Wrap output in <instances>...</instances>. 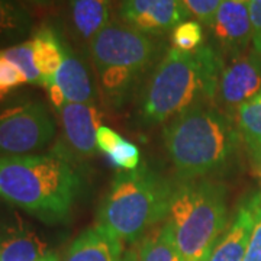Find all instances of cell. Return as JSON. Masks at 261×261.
<instances>
[{
	"label": "cell",
	"mask_w": 261,
	"mask_h": 261,
	"mask_svg": "<svg viewBox=\"0 0 261 261\" xmlns=\"http://www.w3.org/2000/svg\"><path fill=\"white\" fill-rule=\"evenodd\" d=\"M190 15L181 0H122L119 19L144 34L163 37Z\"/></svg>",
	"instance_id": "obj_11"
},
{
	"label": "cell",
	"mask_w": 261,
	"mask_h": 261,
	"mask_svg": "<svg viewBox=\"0 0 261 261\" xmlns=\"http://www.w3.org/2000/svg\"><path fill=\"white\" fill-rule=\"evenodd\" d=\"M176 183L148 166L121 171L111 183L97 211V225L122 243H138L166 221Z\"/></svg>",
	"instance_id": "obj_4"
},
{
	"label": "cell",
	"mask_w": 261,
	"mask_h": 261,
	"mask_svg": "<svg viewBox=\"0 0 261 261\" xmlns=\"http://www.w3.org/2000/svg\"><path fill=\"white\" fill-rule=\"evenodd\" d=\"M103 92L121 103L164 57L163 37L144 34L123 22H111L89 42Z\"/></svg>",
	"instance_id": "obj_6"
},
{
	"label": "cell",
	"mask_w": 261,
	"mask_h": 261,
	"mask_svg": "<svg viewBox=\"0 0 261 261\" xmlns=\"http://www.w3.org/2000/svg\"><path fill=\"white\" fill-rule=\"evenodd\" d=\"M255 225V211L251 196L245 197L221 238L214 245L207 261H243Z\"/></svg>",
	"instance_id": "obj_12"
},
{
	"label": "cell",
	"mask_w": 261,
	"mask_h": 261,
	"mask_svg": "<svg viewBox=\"0 0 261 261\" xmlns=\"http://www.w3.org/2000/svg\"><path fill=\"white\" fill-rule=\"evenodd\" d=\"M2 54L6 57L12 64L18 67V70L25 75L29 84L42 86V77L35 63L34 47H32L31 39L16 44V45H12L6 49H2Z\"/></svg>",
	"instance_id": "obj_21"
},
{
	"label": "cell",
	"mask_w": 261,
	"mask_h": 261,
	"mask_svg": "<svg viewBox=\"0 0 261 261\" xmlns=\"http://www.w3.org/2000/svg\"><path fill=\"white\" fill-rule=\"evenodd\" d=\"M31 3H35V5H48V3H51L53 0H28Z\"/></svg>",
	"instance_id": "obj_33"
},
{
	"label": "cell",
	"mask_w": 261,
	"mask_h": 261,
	"mask_svg": "<svg viewBox=\"0 0 261 261\" xmlns=\"http://www.w3.org/2000/svg\"><path fill=\"white\" fill-rule=\"evenodd\" d=\"M170 39L173 48L185 53H193L205 44L203 25L196 19H187L171 31Z\"/></svg>",
	"instance_id": "obj_22"
},
{
	"label": "cell",
	"mask_w": 261,
	"mask_h": 261,
	"mask_svg": "<svg viewBox=\"0 0 261 261\" xmlns=\"http://www.w3.org/2000/svg\"><path fill=\"white\" fill-rule=\"evenodd\" d=\"M181 3L190 16L199 20L203 27L209 28L222 0H181Z\"/></svg>",
	"instance_id": "obj_24"
},
{
	"label": "cell",
	"mask_w": 261,
	"mask_h": 261,
	"mask_svg": "<svg viewBox=\"0 0 261 261\" xmlns=\"http://www.w3.org/2000/svg\"><path fill=\"white\" fill-rule=\"evenodd\" d=\"M209 260V257H206V258H203V260H200V261H207Z\"/></svg>",
	"instance_id": "obj_35"
},
{
	"label": "cell",
	"mask_w": 261,
	"mask_h": 261,
	"mask_svg": "<svg viewBox=\"0 0 261 261\" xmlns=\"http://www.w3.org/2000/svg\"><path fill=\"white\" fill-rule=\"evenodd\" d=\"M70 18L75 35L90 42L111 23V0H70Z\"/></svg>",
	"instance_id": "obj_16"
},
{
	"label": "cell",
	"mask_w": 261,
	"mask_h": 261,
	"mask_svg": "<svg viewBox=\"0 0 261 261\" xmlns=\"http://www.w3.org/2000/svg\"><path fill=\"white\" fill-rule=\"evenodd\" d=\"M32 25L27 9L15 0H0V41H13L28 34Z\"/></svg>",
	"instance_id": "obj_20"
},
{
	"label": "cell",
	"mask_w": 261,
	"mask_h": 261,
	"mask_svg": "<svg viewBox=\"0 0 261 261\" xmlns=\"http://www.w3.org/2000/svg\"><path fill=\"white\" fill-rule=\"evenodd\" d=\"M61 140L57 154L68 161L92 159L99 151L96 134L102 126L103 115L94 103H65L58 111Z\"/></svg>",
	"instance_id": "obj_8"
},
{
	"label": "cell",
	"mask_w": 261,
	"mask_h": 261,
	"mask_svg": "<svg viewBox=\"0 0 261 261\" xmlns=\"http://www.w3.org/2000/svg\"><path fill=\"white\" fill-rule=\"evenodd\" d=\"M209 44L225 63L244 56L251 49L252 25L248 5L222 0L209 27Z\"/></svg>",
	"instance_id": "obj_10"
},
{
	"label": "cell",
	"mask_w": 261,
	"mask_h": 261,
	"mask_svg": "<svg viewBox=\"0 0 261 261\" xmlns=\"http://www.w3.org/2000/svg\"><path fill=\"white\" fill-rule=\"evenodd\" d=\"M39 261H60V258L57 257L56 252H47Z\"/></svg>",
	"instance_id": "obj_30"
},
{
	"label": "cell",
	"mask_w": 261,
	"mask_h": 261,
	"mask_svg": "<svg viewBox=\"0 0 261 261\" xmlns=\"http://www.w3.org/2000/svg\"><path fill=\"white\" fill-rule=\"evenodd\" d=\"M248 8L252 25L251 49L261 56V0H251Z\"/></svg>",
	"instance_id": "obj_27"
},
{
	"label": "cell",
	"mask_w": 261,
	"mask_h": 261,
	"mask_svg": "<svg viewBox=\"0 0 261 261\" xmlns=\"http://www.w3.org/2000/svg\"><path fill=\"white\" fill-rule=\"evenodd\" d=\"M28 83L25 75L18 70V67L12 64L6 57L0 51V90L2 92H12L22 84Z\"/></svg>",
	"instance_id": "obj_26"
},
{
	"label": "cell",
	"mask_w": 261,
	"mask_h": 261,
	"mask_svg": "<svg viewBox=\"0 0 261 261\" xmlns=\"http://www.w3.org/2000/svg\"><path fill=\"white\" fill-rule=\"evenodd\" d=\"M122 140V137L116 132L115 129H112L111 126H105L102 125L99 129H97V134H96V144H97V149L103 152V154H108L111 149Z\"/></svg>",
	"instance_id": "obj_28"
},
{
	"label": "cell",
	"mask_w": 261,
	"mask_h": 261,
	"mask_svg": "<svg viewBox=\"0 0 261 261\" xmlns=\"http://www.w3.org/2000/svg\"><path fill=\"white\" fill-rule=\"evenodd\" d=\"M38 70L42 77V87L54 79L64 57V38L51 25H42L31 39Z\"/></svg>",
	"instance_id": "obj_15"
},
{
	"label": "cell",
	"mask_w": 261,
	"mask_h": 261,
	"mask_svg": "<svg viewBox=\"0 0 261 261\" xmlns=\"http://www.w3.org/2000/svg\"><path fill=\"white\" fill-rule=\"evenodd\" d=\"M49 84H56L63 92L67 103H94L96 89L90 73L65 39L63 63Z\"/></svg>",
	"instance_id": "obj_13"
},
{
	"label": "cell",
	"mask_w": 261,
	"mask_h": 261,
	"mask_svg": "<svg viewBox=\"0 0 261 261\" xmlns=\"http://www.w3.org/2000/svg\"><path fill=\"white\" fill-rule=\"evenodd\" d=\"M260 92L261 56L250 49L224 64L218 84L216 106L235 119L241 106Z\"/></svg>",
	"instance_id": "obj_9"
},
{
	"label": "cell",
	"mask_w": 261,
	"mask_h": 261,
	"mask_svg": "<svg viewBox=\"0 0 261 261\" xmlns=\"http://www.w3.org/2000/svg\"><path fill=\"white\" fill-rule=\"evenodd\" d=\"M254 211H255V225L252 229L248 248L243 261H261V195L255 193L251 196Z\"/></svg>",
	"instance_id": "obj_25"
},
{
	"label": "cell",
	"mask_w": 261,
	"mask_h": 261,
	"mask_svg": "<svg viewBox=\"0 0 261 261\" xmlns=\"http://www.w3.org/2000/svg\"><path fill=\"white\" fill-rule=\"evenodd\" d=\"M163 141L178 177L202 178L231 170L243 138L216 105H199L166 122Z\"/></svg>",
	"instance_id": "obj_2"
},
{
	"label": "cell",
	"mask_w": 261,
	"mask_h": 261,
	"mask_svg": "<svg viewBox=\"0 0 261 261\" xmlns=\"http://www.w3.org/2000/svg\"><path fill=\"white\" fill-rule=\"evenodd\" d=\"M235 122L248 151L261 148V92L241 106Z\"/></svg>",
	"instance_id": "obj_19"
},
{
	"label": "cell",
	"mask_w": 261,
	"mask_h": 261,
	"mask_svg": "<svg viewBox=\"0 0 261 261\" xmlns=\"http://www.w3.org/2000/svg\"><path fill=\"white\" fill-rule=\"evenodd\" d=\"M122 241L106 228L96 225L84 229L70 244L63 261H122Z\"/></svg>",
	"instance_id": "obj_14"
},
{
	"label": "cell",
	"mask_w": 261,
	"mask_h": 261,
	"mask_svg": "<svg viewBox=\"0 0 261 261\" xmlns=\"http://www.w3.org/2000/svg\"><path fill=\"white\" fill-rule=\"evenodd\" d=\"M82 189L70 161L56 151L0 157V199L45 224H64Z\"/></svg>",
	"instance_id": "obj_3"
},
{
	"label": "cell",
	"mask_w": 261,
	"mask_h": 261,
	"mask_svg": "<svg viewBox=\"0 0 261 261\" xmlns=\"http://www.w3.org/2000/svg\"><path fill=\"white\" fill-rule=\"evenodd\" d=\"M47 252L37 233L0 225V261H39Z\"/></svg>",
	"instance_id": "obj_17"
},
{
	"label": "cell",
	"mask_w": 261,
	"mask_h": 261,
	"mask_svg": "<svg viewBox=\"0 0 261 261\" xmlns=\"http://www.w3.org/2000/svg\"><path fill=\"white\" fill-rule=\"evenodd\" d=\"M250 155H251L254 174H255V177H257V180H258V186H260V195H261V148L250 151Z\"/></svg>",
	"instance_id": "obj_29"
},
{
	"label": "cell",
	"mask_w": 261,
	"mask_h": 261,
	"mask_svg": "<svg viewBox=\"0 0 261 261\" xmlns=\"http://www.w3.org/2000/svg\"><path fill=\"white\" fill-rule=\"evenodd\" d=\"M138 243L132 248L134 261H183L168 219L154 226Z\"/></svg>",
	"instance_id": "obj_18"
},
{
	"label": "cell",
	"mask_w": 261,
	"mask_h": 261,
	"mask_svg": "<svg viewBox=\"0 0 261 261\" xmlns=\"http://www.w3.org/2000/svg\"><path fill=\"white\" fill-rule=\"evenodd\" d=\"M224 64L222 57L209 42L193 53L167 49L142 90L141 122L166 123L199 105H216Z\"/></svg>",
	"instance_id": "obj_1"
},
{
	"label": "cell",
	"mask_w": 261,
	"mask_h": 261,
	"mask_svg": "<svg viewBox=\"0 0 261 261\" xmlns=\"http://www.w3.org/2000/svg\"><path fill=\"white\" fill-rule=\"evenodd\" d=\"M232 2H237V3H243V5H250L251 0H232Z\"/></svg>",
	"instance_id": "obj_34"
},
{
	"label": "cell",
	"mask_w": 261,
	"mask_h": 261,
	"mask_svg": "<svg viewBox=\"0 0 261 261\" xmlns=\"http://www.w3.org/2000/svg\"><path fill=\"white\" fill-rule=\"evenodd\" d=\"M56 135V121L42 102H23L0 111L2 157L31 155L44 149Z\"/></svg>",
	"instance_id": "obj_7"
},
{
	"label": "cell",
	"mask_w": 261,
	"mask_h": 261,
	"mask_svg": "<svg viewBox=\"0 0 261 261\" xmlns=\"http://www.w3.org/2000/svg\"><path fill=\"white\" fill-rule=\"evenodd\" d=\"M9 96H10L9 92H2V90H0V103H3L5 100H8V97H9Z\"/></svg>",
	"instance_id": "obj_32"
},
{
	"label": "cell",
	"mask_w": 261,
	"mask_h": 261,
	"mask_svg": "<svg viewBox=\"0 0 261 261\" xmlns=\"http://www.w3.org/2000/svg\"><path fill=\"white\" fill-rule=\"evenodd\" d=\"M122 261H134V254H132V250L126 252L123 257H122Z\"/></svg>",
	"instance_id": "obj_31"
},
{
	"label": "cell",
	"mask_w": 261,
	"mask_h": 261,
	"mask_svg": "<svg viewBox=\"0 0 261 261\" xmlns=\"http://www.w3.org/2000/svg\"><path fill=\"white\" fill-rule=\"evenodd\" d=\"M109 163L113 167L119 168L122 171H132L140 167L141 152L140 148L130 142V141L122 138L108 154H105Z\"/></svg>",
	"instance_id": "obj_23"
},
{
	"label": "cell",
	"mask_w": 261,
	"mask_h": 261,
	"mask_svg": "<svg viewBox=\"0 0 261 261\" xmlns=\"http://www.w3.org/2000/svg\"><path fill=\"white\" fill-rule=\"evenodd\" d=\"M167 219L183 261L203 260L229 224L226 187L212 177L180 178Z\"/></svg>",
	"instance_id": "obj_5"
}]
</instances>
